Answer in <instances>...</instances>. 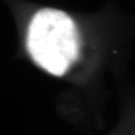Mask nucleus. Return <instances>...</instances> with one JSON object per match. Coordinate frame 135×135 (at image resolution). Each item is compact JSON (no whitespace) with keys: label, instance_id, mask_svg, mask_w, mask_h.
Listing matches in <instances>:
<instances>
[{"label":"nucleus","instance_id":"obj_1","mask_svg":"<svg viewBox=\"0 0 135 135\" xmlns=\"http://www.w3.org/2000/svg\"><path fill=\"white\" fill-rule=\"evenodd\" d=\"M26 45L39 67L51 75L63 76L80 55L77 24L63 10L40 8L29 20Z\"/></svg>","mask_w":135,"mask_h":135}]
</instances>
